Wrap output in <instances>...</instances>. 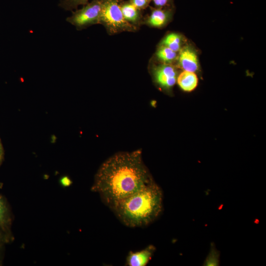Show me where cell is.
I'll list each match as a JSON object with an SVG mask.
<instances>
[{
  "mask_svg": "<svg viewBox=\"0 0 266 266\" xmlns=\"http://www.w3.org/2000/svg\"><path fill=\"white\" fill-rule=\"evenodd\" d=\"M154 182L142 160L140 150L120 152L98 169L92 190L110 207Z\"/></svg>",
  "mask_w": 266,
  "mask_h": 266,
  "instance_id": "1",
  "label": "cell"
},
{
  "mask_svg": "<svg viewBox=\"0 0 266 266\" xmlns=\"http://www.w3.org/2000/svg\"><path fill=\"white\" fill-rule=\"evenodd\" d=\"M109 208L124 225L131 228L145 227L162 213L163 191L154 181Z\"/></svg>",
  "mask_w": 266,
  "mask_h": 266,
  "instance_id": "2",
  "label": "cell"
},
{
  "mask_svg": "<svg viewBox=\"0 0 266 266\" xmlns=\"http://www.w3.org/2000/svg\"><path fill=\"white\" fill-rule=\"evenodd\" d=\"M122 0H102L100 24L104 26L109 35L124 32H135L138 29L124 18L120 8Z\"/></svg>",
  "mask_w": 266,
  "mask_h": 266,
  "instance_id": "3",
  "label": "cell"
},
{
  "mask_svg": "<svg viewBox=\"0 0 266 266\" xmlns=\"http://www.w3.org/2000/svg\"><path fill=\"white\" fill-rule=\"evenodd\" d=\"M102 8V0H92L80 9L72 12L66 18L67 22L82 30L92 25L100 24Z\"/></svg>",
  "mask_w": 266,
  "mask_h": 266,
  "instance_id": "4",
  "label": "cell"
},
{
  "mask_svg": "<svg viewBox=\"0 0 266 266\" xmlns=\"http://www.w3.org/2000/svg\"><path fill=\"white\" fill-rule=\"evenodd\" d=\"M151 71L154 82L163 90H170L176 83L178 72L173 64H152Z\"/></svg>",
  "mask_w": 266,
  "mask_h": 266,
  "instance_id": "5",
  "label": "cell"
},
{
  "mask_svg": "<svg viewBox=\"0 0 266 266\" xmlns=\"http://www.w3.org/2000/svg\"><path fill=\"white\" fill-rule=\"evenodd\" d=\"M173 14V7L159 8L151 7L149 14L143 17L142 25L152 28H163L170 21Z\"/></svg>",
  "mask_w": 266,
  "mask_h": 266,
  "instance_id": "6",
  "label": "cell"
},
{
  "mask_svg": "<svg viewBox=\"0 0 266 266\" xmlns=\"http://www.w3.org/2000/svg\"><path fill=\"white\" fill-rule=\"evenodd\" d=\"M177 66L183 70L195 72L199 68L196 51L189 45H184L178 53Z\"/></svg>",
  "mask_w": 266,
  "mask_h": 266,
  "instance_id": "7",
  "label": "cell"
},
{
  "mask_svg": "<svg viewBox=\"0 0 266 266\" xmlns=\"http://www.w3.org/2000/svg\"><path fill=\"white\" fill-rule=\"evenodd\" d=\"M120 4L124 19L138 30L142 25L143 19L142 10L136 7L129 0H122Z\"/></svg>",
  "mask_w": 266,
  "mask_h": 266,
  "instance_id": "8",
  "label": "cell"
},
{
  "mask_svg": "<svg viewBox=\"0 0 266 266\" xmlns=\"http://www.w3.org/2000/svg\"><path fill=\"white\" fill-rule=\"evenodd\" d=\"M156 247L149 245L136 252H130L126 258V265L128 266H145L151 260Z\"/></svg>",
  "mask_w": 266,
  "mask_h": 266,
  "instance_id": "9",
  "label": "cell"
},
{
  "mask_svg": "<svg viewBox=\"0 0 266 266\" xmlns=\"http://www.w3.org/2000/svg\"><path fill=\"white\" fill-rule=\"evenodd\" d=\"M177 83L185 92H191L197 87L198 78L195 72L183 70L177 76Z\"/></svg>",
  "mask_w": 266,
  "mask_h": 266,
  "instance_id": "10",
  "label": "cell"
},
{
  "mask_svg": "<svg viewBox=\"0 0 266 266\" xmlns=\"http://www.w3.org/2000/svg\"><path fill=\"white\" fill-rule=\"evenodd\" d=\"M11 216L9 206L5 199L0 195V230L11 236Z\"/></svg>",
  "mask_w": 266,
  "mask_h": 266,
  "instance_id": "11",
  "label": "cell"
},
{
  "mask_svg": "<svg viewBox=\"0 0 266 266\" xmlns=\"http://www.w3.org/2000/svg\"><path fill=\"white\" fill-rule=\"evenodd\" d=\"M177 56V52L165 46L159 45L154 54V58L159 63L173 64L176 62Z\"/></svg>",
  "mask_w": 266,
  "mask_h": 266,
  "instance_id": "12",
  "label": "cell"
},
{
  "mask_svg": "<svg viewBox=\"0 0 266 266\" xmlns=\"http://www.w3.org/2000/svg\"><path fill=\"white\" fill-rule=\"evenodd\" d=\"M184 38L181 34L176 33H170L165 35L160 45L165 46L178 53L184 46Z\"/></svg>",
  "mask_w": 266,
  "mask_h": 266,
  "instance_id": "13",
  "label": "cell"
},
{
  "mask_svg": "<svg viewBox=\"0 0 266 266\" xmlns=\"http://www.w3.org/2000/svg\"><path fill=\"white\" fill-rule=\"evenodd\" d=\"M220 252L217 249L215 244L212 243L210 245V248L203 263L204 266H216L220 264Z\"/></svg>",
  "mask_w": 266,
  "mask_h": 266,
  "instance_id": "14",
  "label": "cell"
},
{
  "mask_svg": "<svg viewBox=\"0 0 266 266\" xmlns=\"http://www.w3.org/2000/svg\"><path fill=\"white\" fill-rule=\"evenodd\" d=\"M90 0H62L59 6L66 10L71 11L76 9L79 5H85Z\"/></svg>",
  "mask_w": 266,
  "mask_h": 266,
  "instance_id": "15",
  "label": "cell"
},
{
  "mask_svg": "<svg viewBox=\"0 0 266 266\" xmlns=\"http://www.w3.org/2000/svg\"><path fill=\"white\" fill-rule=\"evenodd\" d=\"M154 7L159 8L173 7V0H151Z\"/></svg>",
  "mask_w": 266,
  "mask_h": 266,
  "instance_id": "16",
  "label": "cell"
},
{
  "mask_svg": "<svg viewBox=\"0 0 266 266\" xmlns=\"http://www.w3.org/2000/svg\"><path fill=\"white\" fill-rule=\"evenodd\" d=\"M129 1L137 8L142 10L149 6L151 0H129Z\"/></svg>",
  "mask_w": 266,
  "mask_h": 266,
  "instance_id": "17",
  "label": "cell"
},
{
  "mask_svg": "<svg viewBox=\"0 0 266 266\" xmlns=\"http://www.w3.org/2000/svg\"><path fill=\"white\" fill-rule=\"evenodd\" d=\"M61 185L65 187H68L72 184V181L67 176L62 177L60 180Z\"/></svg>",
  "mask_w": 266,
  "mask_h": 266,
  "instance_id": "18",
  "label": "cell"
},
{
  "mask_svg": "<svg viewBox=\"0 0 266 266\" xmlns=\"http://www.w3.org/2000/svg\"><path fill=\"white\" fill-rule=\"evenodd\" d=\"M11 237L5 234L0 230V245H4L9 241Z\"/></svg>",
  "mask_w": 266,
  "mask_h": 266,
  "instance_id": "19",
  "label": "cell"
},
{
  "mask_svg": "<svg viewBox=\"0 0 266 266\" xmlns=\"http://www.w3.org/2000/svg\"><path fill=\"white\" fill-rule=\"evenodd\" d=\"M4 159V150L3 148L0 139V166L2 164Z\"/></svg>",
  "mask_w": 266,
  "mask_h": 266,
  "instance_id": "20",
  "label": "cell"
},
{
  "mask_svg": "<svg viewBox=\"0 0 266 266\" xmlns=\"http://www.w3.org/2000/svg\"><path fill=\"white\" fill-rule=\"evenodd\" d=\"M3 246L4 245H0V265L1 264L3 254Z\"/></svg>",
  "mask_w": 266,
  "mask_h": 266,
  "instance_id": "21",
  "label": "cell"
}]
</instances>
